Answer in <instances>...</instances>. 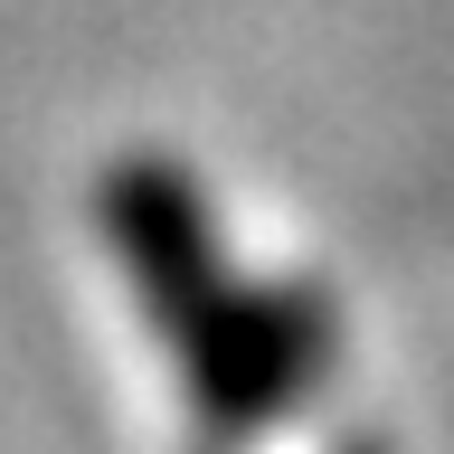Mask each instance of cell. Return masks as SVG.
I'll return each mask as SVG.
<instances>
[{"label": "cell", "instance_id": "obj_1", "mask_svg": "<svg viewBox=\"0 0 454 454\" xmlns=\"http://www.w3.org/2000/svg\"><path fill=\"white\" fill-rule=\"evenodd\" d=\"M105 227H114V255H123L142 312L170 332V350L190 369V397L208 426H255L303 388L312 350H322V322L294 294H247L227 275L180 170H161V161L114 170Z\"/></svg>", "mask_w": 454, "mask_h": 454}]
</instances>
